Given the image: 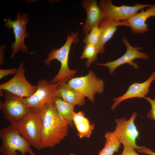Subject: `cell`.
<instances>
[{"instance_id": "obj_8", "label": "cell", "mask_w": 155, "mask_h": 155, "mask_svg": "<svg viewBox=\"0 0 155 155\" xmlns=\"http://www.w3.org/2000/svg\"><path fill=\"white\" fill-rule=\"evenodd\" d=\"M5 100L0 101V109L4 118L11 124L19 121L27 114L29 111L22 98L9 91L4 90Z\"/></svg>"}, {"instance_id": "obj_5", "label": "cell", "mask_w": 155, "mask_h": 155, "mask_svg": "<svg viewBox=\"0 0 155 155\" xmlns=\"http://www.w3.org/2000/svg\"><path fill=\"white\" fill-rule=\"evenodd\" d=\"M18 12L16 15V19L12 21L10 18L5 19L6 21L5 26L9 29H13L14 34L15 42L12 44L11 48L12 53L10 57L13 59L19 51H21L25 54H29L28 47L25 43V39L29 36L26 31V26L29 22L28 18V15L26 13Z\"/></svg>"}, {"instance_id": "obj_9", "label": "cell", "mask_w": 155, "mask_h": 155, "mask_svg": "<svg viewBox=\"0 0 155 155\" xmlns=\"http://www.w3.org/2000/svg\"><path fill=\"white\" fill-rule=\"evenodd\" d=\"M60 83L52 84L45 79L40 80L36 92L30 97L22 98V99L28 108L42 109L46 103L55 102L56 90Z\"/></svg>"}, {"instance_id": "obj_20", "label": "cell", "mask_w": 155, "mask_h": 155, "mask_svg": "<svg viewBox=\"0 0 155 155\" xmlns=\"http://www.w3.org/2000/svg\"><path fill=\"white\" fill-rule=\"evenodd\" d=\"M83 49L80 59H87L86 63V67H88L92 63L96 61L99 52L97 46L91 44H86Z\"/></svg>"}, {"instance_id": "obj_2", "label": "cell", "mask_w": 155, "mask_h": 155, "mask_svg": "<svg viewBox=\"0 0 155 155\" xmlns=\"http://www.w3.org/2000/svg\"><path fill=\"white\" fill-rule=\"evenodd\" d=\"M78 32H71L70 35L67 33V38L64 44L59 49H53L48 53L47 58L44 61L47 66L52 60L56 59L60 62L61 67L57 74L51 81L52 84L67 82L74 78L77 73L76 70H71L68 66L69 56L72 44H76L79 41Z\"/></svg>"}, {"instance_id": "obj_29", "label": "cell", "mask_w": 155, "mask_h": 155, "mask_svg": "<svg viewBox=\"0 0 155 155\" xmlns=\"http://www.w3.org/2000/svg\"><path fill=\"white\" fill-rule=\"evenodd\" d=\"M69 155H76L73 153H71L69 154Z\"/></svg>"}, {"instance_id": "obj_12", "label": "cell", "mask_w": 155, "mask_h": 155, "mask_svg": "<svg viewBox=\"0 0 155 155\" xmlns=\"http://www.w3.org/2000/svg\"><path fill=\"white\" fill-rule=\"evenodd\" d=\"M122 42L125 45L127 50L125 53L117 60L104 63H96L97 65L107 67L109 69L110 74H112L115 69L118 67L123 64L127 63L129 65L133 66L135 69L138 68L137 64L133 61L137 58L147 59L149 56L147 54L139 51L142 49V47H134L132 46L127 38L124 37Z\"/></svg>"}, {"instance_id": "obj_25", "label": "cell", "mask_w": 155, "mask_h": 155, "mask_svg": "<svg viewBox=\"0 0 155 155\" xmlns=\"http://www.w3.org/2000/svg\"><path fill=\"white\" fill-rule=\"evenodd\" d=\"M17 71V69L14 68L9 69H0V79L9 75H15Z\"/></svg>"}, {"instance_id": "obj_1", "label": "cell", "mask_w": 155, "mask_h": 155, "mask_svg": "<svg viewBox=\"0 0 155 155\" xmlns=\"http://www.w3.org/2000/svg\"><path fill=\"white\" fill-rule=\"evenodd\" d=\"M41 143L39 150L53 148L68 135L69 125L59 113L55 102H48L40 113Z\"/></svg>"}, {"instance_id": "obj_7", "label": "cell", "mask_w": 155, "mask_h": 155, "mask_svg": "<svg viewBox=\"0 0 155 155\" xmlns=\"http://www.w3.org/2000/svg\"><path fill=\"white\" fill-rule=\"evenodd\" d=\"M151 5V4H136L133 6H117L113 4L111 0H101L99 3L104 18L118 21L128 20L140 10Z\"/></svg>"}, {"instance_id": "obj_16", "label": "cell", "mask_w": 155, "mask_h": 155, "mask_svg": "<svg viewBox=\"0 0 155 155\" xmlns=\"http://www.w3.org/2000/svg\"><path fill=\"white\" fill-rule=\"evenodd\" d=\"M56 95L57 97L75 106H81L85 103V97L67 82L60 83L59 85L56 90Z\"/></svg>"}, {"instance_id": "obj_6", "label": "cell", "mask_w": 155, "mask_h": 155, "mask_svg": "<svg viewBox=\"0 0 155 155\" xmlns=\"http://www.w3.org/2000/svg\"><path fill=\"white\" fill-rule=\"evenodd\" d=\"M67 83L93 103L95 95L97 93L102 94L104 88L103 81L97 78L92 70H90L86 75L74 78Z\"/></svg>"}, {"instance_id": "obj_22", "label": "cell", "mask_w": 155, "mask_h": 155, "mask_svg": "<svg viewBox=\"0 0 155 155\" xmlns=\"http://www.w3.org/2000/svg\"><path fill=\"white\" fill-rule=\"evenodd\" d=\"M101 32V29L99 26H94L90 32L84 37V42L86 44H91L97 46L100 39Z\"/></svg>"}, {"instance_id": "obj_21", "label": "cell", "mask_w": 155, "mask_h": 155, "mask_svg": "<svg viewBox=\"0 0 155 155\" xmlns=\"http://www.w3.org/2000/svg\"><path fill=\"white\" fill-rule=\"evenodd\" d=\"M79 138H89L92 135L95 125L92 124L87 118L84 120L74 125Z\"/></svg>"}, {"instance_id": "obj_24", "label": "cell", "mask_w": 155, "mask_h": 155, "mask_svg": "<svg viewBox=\"0 0 155 155\" xmlns=\"http://www.w3.org/2000/svg\"><path fill=\"white\" fill-rule=\"evenodd\" d=\"M123 145V150L120 155H140L137 154L132 147L127 145Z\"/></svg>"}, {"instance_id": "obj_14", "label": "cell", "mask_w": 155, "mask_h": 155, "mask_svg": "<svg viewBox=\"0 0 155 155\" xmlns=\"http://www.w3.org/2000/svg\"><path fill=\"white\" fill-rule=\"evenodd\" d=\"M81 4L86 14L85 22L82 27L85 35L88 34L94 26H99L101 20L104 18L102 10L96 0H83Z\"/></svg>"}, {"instance_id": "obj_3", "label": "cell", "mask_w": 155, "mask_h": 155, "mask_svg": "<svg viewBox=\"0 0 155 155\" xmlns=\"http://www.w3.org/2000/svg\"><path fill=\"white\" fill-rule=\"evenodd\" d=\"M42 110L30 108L28 113L24 118L18 122L11 124L30 145L38 150L41 143L40 113Z\"/></svg>"}, {"instance_id": "obj_26", "label": "cell", "mask_w": 155, "mask_h": 155, "mask_svg": "<svg viewBox=\"0 0 155 155\" xmlns=\"http://www.w3.org/2000/svg\"><path fill=\"white\" fill-rule=\"evenodd\" d=\"M136 150L139 153H143L149 155H155V152L145 146H139Z\"/></svg>"}, {"instance_id": "obj_11", "label": "cell", "mask_w": 155, "mask_h": 155, "mask_svg": "<svg viewBox=\"0 0 155 155\" xmlns=\"http://www.w3.org/2000/svg\"><path fill=\"white\" fill-rule=\"evenodd\" d=\"M137 116V113L133 112L128 120L125 117L116 119V126L113 131L121 144L129 146L135 150L139 146L136 144V140L139 132L134 123Z\"/></svg>"}, {"instance_id": "obj_27", "label": "cell", "mask_w": 155, "mask_h": 155, "mask_svg": "<svg viewBox=\"0 0 155 155\" xmlns=\"http://www.w3.org/2000/svg\"><path fill=\"white\" fill-rule=\"evenodd\" d=\"M6 45H1L0 49V65H1L4 62V51Z\"/></svg>"}, {"instance_id": "obj_10", "label": "cell", "mask_w": 155, "mask_h": 155, "mask_svg": "<svg viewBox=\"0 0 155 155\" xmlns=\"http://www.w3.org/2000/svg\"><path fill=\"white\" fill-rule=\"evenodd\" d=\"M37 88V86L30 83L26 78L23 62L18 66L13 77L0 85V90L7 91L22 98L30 97L36 92Z\"/></svg>"}, {"instance_id": "obj_23", "label": "cell", "mask_w": 155, "mask_h": 155, "mask_svg": "<svg viewBox=\"0 0 155 155\" xmlns=\"http://www.w3.org/2000/svg\"><path fill=\"white\" fill-rule=\"evenodd\" d=\"M144 98L150 103L151 106L150 110L147 113V117L150 119L155 121V99H153L149 97L145 96Z\"/></svg>"}, {"instance_id": "obj_13", "label": "cell", "mask_w": 155, "mask_h": 155, "mask_svg": "<svg viewBox=\"0 0 155 155\" xmlns=\"http://www.w3.org/2000/svg\"><path fill=\"white\" fill-rule=\"evenodd\" d=\"M155 79V71H153L149 78L145 81L142 83L134 82L129 86L128 90L123 95L117 98H113L114 102L111 109L114 110L121 102L125 100L134 98H144L149 91L150 86Z\"/></svg>"}, {"instance_id": "obj_15", "label": "cell", "mask_w": 155, "mask_h": 155, "mask_svg": "<svg viewBox=\"0 0 155 155\" xmlns=\"http://www.w3.org/2000/svg\"><path fill=\"white\" fill-rule=\"evenodd\" d=\"M120 26L130 27V24L128 20L118 21L105 18L101 20L99 25L101 30V36L97 46L99 53H103L105 44L112 37L117 30V27Z\"/></svg>"}, {"instance_id": "obj_19", "label": "cell", "mask_w": 155, "mask_h": 155, "mask_svg": "<svg viewBox=\"0 0 155 155\" xmlns=\"http://www.w3.org/2000/svg\"><path fill=\"white\" fill-rule=\"evenodd\" d=\"M57 110L62 117L67 121L69 126L73 124L72 117L75 105L68 103L61 98L56 97L55 102Z\"/></svg>"}, {"instance_id": "obj_17", "label": "cell", "mask_w": 155, "mask_h": 155, "mask_svg": "<svg viewBox=\"0 0 155 155\" xmlns=\"http://www.w3.org/2000/svg\"><path fill=\"white\" fill-rule=\"evenodd\" d=\"M152 16H155V4L152 5L145 11L141 9L140 13H137L128 20L132 31L135 33H144L148 31V25L146 22Z\"/></svg>"}, {"instance_id": "obj_28", "label": "cell", "mask_w": 155, "mask_h": 155, "mask_svg": "<svg viewBox=\"0 0 155 155\" xmlns=\"http://www.w3.org/2000/svg\"><path fill=\"white\" fill-rule=\"evenodd\" d=\"M0 90V96H3V90Z\"/></svg>"}, {"instance_id": "obj_18", "label": "cell", "mask_w": 155, "mask_h": 155, "mask_svg": "<svg viewBox=\"0 0 155 155\" xmlns=\"http://www.w3.org/2000/svg\"><path fill=\"white\" fill-rule=\"evenodd\" d=\"M104 137V147L98 155H113L115 152L118 153L121 144L113 131H107L105 133Z\"/></svg>"}, {"instance_id": "obj_4", "label": "cell", "mask_w": 155, "mask_h": 155, "mask_svg": "<svg viewBox=\"0 0 155 155\" xmlns=\"http://www.w3.org/2000/svg\"><path fill=\"white\" fill-rule=\"evenodd\" d=\"M0 136L2 142L0 151L3 155H18L17 151L21 155H26L27 152L30 155H36L32 150L30 144L12 125L1 129Z\"/></svg>"}]
</instances>
